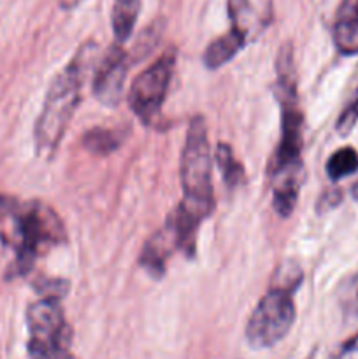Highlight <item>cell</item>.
<instances>
[{
  "label": "cell",
  "instance_id": "cell-18",
  "mask_svg": "<svg viewBox=\"0 0 358 359\" xmlns=\"http://www.w3.org/2000/svg\"><path fill=\"white\" fill-rule=\"evenodd\" d=\"M35 290L41 297H55L62 300L69 293V283L65 279H41L35 284Z\"/></svg>",
  "mask_w": 358,
  "mask_h": 359
},
{
  "label": "cell",
  "instance_id": "cell-13",
  "mask_svg": "<svg viewBox=\"0 0 358 359\" xmlns=\"http://www.w3.org/2000/svg\"><path fill=\"white\" fill-rule=\"evenodd\" d=\"M358 172V153L353 147H340L326 161V174L332 181H340Z\"/></svg>",
  "mask_w": 358,
  "mask_h": 359
},
{
  "label": "cell",
  "instance_id": "cell-19",
  "mask_svg": "<svg viewBox=\"0 0 358 359\" xmlns=\"http://www.w3.org/2000/svg\"><path fill=\"white\" fill-rule=\"evenodd\" d=\"M332 359H358V333L351 337Z\"/></svg>",
  "mask_w": 358,
  "mask_h": 359
},
{
  "label": "cell",
  "instance_id": "cell-20",
  "mask_svg": "<svg viewBox=\"0 0 358 359\" xmlns=\"http://www.w3.org/2000/svg\"><path fill=\"white\" fill-rule=\"evenodd\" d=\"M18 200L11 198V196L0 195V224L13 214V210L18 207Z\"/></svg>",
  "mask_w": 358,
  "mask_h": 359
},
{
  "label": "cell",
  "instance_id": "cell-21",
  "mask_svg": "<svg viewBox=\"0 0 358 359\" xmlns=\"http://www.w3.org/2000/svg\"><path fill=\"white\" fill-rule=\"evenodd\" d=\"M340 200H343V191H340V189L326 191L325 195H323L321 202H319V207H329V209H332V207H336Z\"/></svg>",
  "mask_w": 358,
  "mask_h": 359
},
{
  "label": "cell",
  "instance_id": "cell-22",
  "mask_svg": "<svg viewBox=\"0 0 358 359\" xmlns=\"http://www.w3.org/2000/svg\"><path fill=\"white\" fill-rule=\"evenodd\" d=\"M83 2V0H60V6H62V9H74V7H77L79 4Z\"/></svg>",
  "mask_w": 358,
  "mask_h": 359
},
{
  "label": "cell",
  "instance_id": "cell-8",
  "mask_svg": "<svg viewBox=\"0 0 358 359\" xmlns=\"http://www.w3.org/2000/svg\"><path fill=\"white\" fill-rule=\"evenodd\" d=\"M128 72V55L116 42L104 55L93 77V93L104 105H118Z\"/></svg>",
  "mask_w": 358,
  "mask_h": 359
},
{
  "label": "cell",
  "instance_id": "cell-11",
  "mask_svg": "<svg viewBox=\"0 0 358 359\" xmlns=\"http://www.w3.org/2000/svg\"><path fill=\"white\" fill-rule=\"evenodd\" d=\"M178 251L175 242L168 228L161 226L154 235H151L150 241L144 244L140 252L139 265L154 279H160L167 270V262L174 252Z\"/></svg>",
  "mask_w": 358,
  "mask_h": 359
},
{
  "label": "cell",
  "instance_id": "cell-10",
  "mask_svg": "<svg viewBox=\"0 0 358 359\" xmlns=\"http://www.w3.org/2000/svg\"><path fill=\"white\" fill-rule=\"evenodd\" d=\"M332 37L340 55H358V0H340L333 20Z\"/></svg>",
  "mask_w": 358,
  "mask_h": 359
},
{
  "label": "cell",
  "instance_id": "cell-3",
  "mask_svg": "<svg viewBox=\"0 0 358 359\" xmlns=\"http://www.w3.org/2000/svg\"><path fill=\"white\" fill-rule=\"evenodd\" d=\"M63 241L65 228L51 207L37 200L20 203L9 238V245L16 252L11 273L27 276L37 258Z\"/></svg>",
  "mask_w": 358,
  "mask_h": 359
},
{
  "label": "cell",
  "instance_id": "cell-1",
  "mask_svg": "<svg viewBox=\"0 0 358 359\" xmlns=\"http://www.w3.org/2000/svg\"><path fill=\"white\" fill-rule=\"evenodd\" d=\"M276 67V98L281 107V137L276 153L270 160L269 177L272 186L274 209L281 217H288L297 205L298 191L304 182V163H302L304 116L298 109L293 53L290 44L281 48Z\"/></svg>",
  "mask_w": 358,
  "mask_h": 359
},
{
  "label": "cell",
  "instance_id": "cell-14",
  "mask_svg": "<svg viewBox=\"0 0 358 359\" xmlns=\"http://www.w3.org/2000/svg\"><path fill=\"white\" fill-rule=\"evenodd\" d=\"M216 163L220 167L223 181L228 188H237L244 181V168L235 160L232 147L228 144H218L216 149Z\"/></svg>",
  "mask_w": 358,
  "mask_h": 359
},
{
  "label": "cell",
  "instance_id": "cell-5",
  "mask_svg": "<svg viewBox=\"0 0 358 359\" xmlns=\"http://www.w3.org/2000/svg\"><path fill=\"white\" fill-rule=\"evenodd\" d=\"M60 302L55 297H41L28 307L27 351L30 359H72V328Z\"/></svg>",
  "mask_w": 358,
  "mask_h": 359
},
{
  "label": "cell",
  "instance_id": "cell-4",
  "mask_svg": "<svg viewBox=\"0 0 358 359\" xmlns=\"http://www.w3.org/2000/svg\"><path fill=\"white\" fill-rule=\"evenodd\" d=\"M181 186L185 193L183 203L192 207L202 217H207L213 212V165H211L207 126L202 116L193 118L186 132L181 156Z\"/></svg>",
  "mask_w": 358,
  "mask_h": 359
},
{
  "label": "cell",
  "instance_id": "cell-15",
  "mask_svg": "<svg viewBox=\"0 0 358 359\" xmlns=\"http://www.w3.org/2000/svg\"><path fill=\"white\" fill-rule=\"evenodd\" d=\"M339 307L344 319L351 325H358V273L347 277L339 286Z\"/></svg>",
  "mask_w": 358,
  "mask_h": 359
},
{
  "label": "cell",
  "instance_id": "cell-17",
  "mask_svg": "<svg viewBox=\"0 0 358 359\" xmlns=\"http://www.w3.org/2000/svg\"><path fill=\"white\" fill-rule=\"evenodd\" d=\"M357 123H358V91H357V97L351 100V104L344 109L343 114H340L339 119H337V125H336L337 133L346 137L347 133L357 126Z\"/></svg>",
  "mask_w": 358,
  "mask_h": 359
},
{
  "label": "cell",
  "instance_id": "cell-6",
  "mask_svg": "<svg viewBox=\"0 0 358 359\" xmlns=\"http://www.w3.org/2000/svg\"><path fill=\"white\" fill-rule=\"evenodd\" d=\"M298 284L279 283L251 312L246 325V340L253 349H270L290 333L295 323L293 291Z\"/></svg>",
  "mask_w": 358,
  "mask_h": 359
},
{
  "label": "cell",
  "instance_id": "cell-2",
  "mask_svg": "<svg viewBox=\"0 0 358 359\" xmlns=\"http://www.w3.org/2000/svg\"><path fill=\"white\" fill-rule=\"evenodd\" d=\"M95 51H97V46L93 42H86L74 55L69 65H65V69L49 84L44 105H42V111L34 128L37 156L44 158V160L55 156L63 139V133L79 105L84 74H86Z\"/></svg>",
  "mask_w": 358,
  "mask_h": 359
},
{
  "label": "cell",
  "instance_id": "cell-23",
  "mask_svg": "<svg viewBox=\"0 0 358 359\" xmlns=\"http://www.w3.org/2000/svg\"><path fill=\"white\" fill-rule=\"evenodd\" d=\"M351 195H353L354 200H358V182L353 186V188H351Z\"/></svg>",
  "mask_w": 358,
  "mask_h": 359
},
{
  "label": "cell",
  "instance_id": "cell-12",
  "mask_svg": "<svg viewBox=\"0 0 358 359\" xmlns=\"http://www.w3.org/2000/svg\"><path fill=\"white\" fill-rule=\"evenodd\" d=\"M140 0H114L111 14L112 32L118 44L128 41L139 16Z\"/></svg>",
  "mask_w": 358,
  "mask_h": 359
},
{
  "label": "cell",
  "instance_id": "cell-9",
  "mask_svg": "<svg viewBox=\"0 0 358 359\" xmlns=\"http://www.w3.org/2000/svg\"><path fill=\"white\" fill-rule=\"evenodd\" d=\"M244 0H230L228 2V9H230V28L227 34L218 37L216 41L211 42L207 46L206 53H204V65L207 69H220L225 63L230 62L239 51L248 42V30L242 27L241 21V7Z\"/></svg>",
  "mask_w": 358,
  "mask_h": 359
},
{
  "label": "cell",
  "instance_id": "cell-7",
  "mask_svg": "<svg viewBox=\"0 0 358 359\" xmlns=\"http://www.w3.org/2000/svg\"><path fill=\"white\" fill-rule=\"evenodd\" d=\"M174 65L175 53L171 49L133 79L128 91V105L144 125H153L160 116L174 74Z\"/></svg>",
  "mask_w": 358,
  "mask_h": 359
},
{
  "label": "cell",
  "instance_id": "cell-16",
  "mask_svg": "<svg viewBox=\"0 0 358 359\" xmlns=\"http://www.w3.org/2000/svg\"><path fill=\"white\" fill-rule=\"evenodd\" d=\"M84 147L93 154H109L118 149L121 137L118 132L107 128H93L84 135Z\"/></svg>",
  "mask_w": 358,
  "mask_h": 359
}]
</instances>
